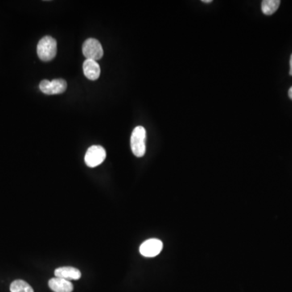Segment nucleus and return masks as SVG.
Segmentation results:
<instances>
[{
	"label": "nucleus",
	"mask_w": 292,
	"mask_h": 292,
	"mask_svg": "<svg viewBox=\"0 0 292 292\" xmlns=\"http://www.w3.org/2000/svg\"><path fill=\"white\" fill-rule=\"evenodd\" d=\"M107 157L104 148L100 145H92L88 148L84 156V162L88 167H96L102 164Z\"/></svg>",
	"instance_id": "obj_3"
},
{
	"label": "nucleus",
	"mask_w": 292,
	"mask_h": 292,
	"mask_svg": "<svg viewBox=\"0 0 292 292\" xmlns=\"http://www.w3.org/2000/svg\"><path fill=\"white\" fill-rule=\"evenodd\" d=\"M146 131L142 126H137L131 136V149L137 158L143 157L146 150Z\"/></svg>",
	"instance_id": "obj_2"
},
{
	"label": "nucleus",
	"mask_w": 292,
	"mask_h": 292,
	"mask_svg": "<svg viewBox=\"0 0 292 292\" xmlns=\"http://www.w3.org/2000/svg\"><path fill=\"white\" fill-rule=\"evenodd\" d=\"M82 52L86 59H92L97 61L103 56V48L101 43L95 38H88L84 42Z\"/></svg>",
	"instance_id": "obj_4"
},
{
	"label": "nucleus",
	"mask_w": 292,
	"mask_h": 292,
	"mask_svg": "<svg viewBox=\"0 0 292 292\" xmlns=\"http://www.w3.org/2000/svg\"><path fill=\"white\" fill-rule=\"evenodd\" d=\"M11 292H34L30 284L23 280H15L10 286Z\"/></svg>",
	"instance_id": "obj_11"
},
{
	"label": "nucleus",
	"mask_w": 292,
	"mask_h": 292,
	"mask_svg": "<svg viewBox=\"0 0 292 292\" xmlns=\"http://www.w3.org/2000/svg\"><path fill=\"white\" fill-rule=\"evenodd\" d=\"M83 72L88 80H96L100 76L101 69L97 61L92 59H85L83 63Z\"/></svg>",
	"instance_id": "obj_7"
},
{
	"label": "nucleus",
	"mask_w": 292,
	"mask_h": 292,
	"mask_svg": "<svg viewBox=\"0 0 292 292\" xmlns=\"http://www.w3.org/2000/svg\"><path fill=\"white\" fill-rule=\"evenodd\" d=\"M55 277H60L63 279L70 281L71 280L80 279L81 273L79 269L72 266L59 267L55 270Z\"/></svg>",
	"instance_id": "obj_8"
},
{
	"label": "nucleus",
	"mask_w": 292,
	"mask_h": 292,
	"mask_svg": "<svg viewBox=\"0 0 292 292\" xmlns=\"http://www.w3.org/2000/svg\"><path fill=\"white\" fill-rule=\"evenodd\" d=\"M288 95H289V98L292 100V86L290 87V89L288 91Z\"/></svg>",
	"instance_id": "obj_13"
},
{
	"label": "nucleus",
	"mask_w": 292,
	"mask_h": 292,
	"mask_svg": "<svg viewBox=\"0 0 292 292\" xmlns=\"http://www.w3.org/2000/svg\"><path fill=\"white\" fill-rule=\"evenodd\" d=\"M281 1L279 0H264L261 3V10L266 16L273 15L279 8Z\"/></svg>",
	"instance_id": "obj_10"
},
{
	"label": "nucleus",
	"mask_w": 292,
	"mask_h": 292,
	"mask_svg": "<svg viewBox=\"0 0 292 292\" xmlns=\"http://www.w3.org/2000/svg\"><path fill=\"white\" fill-rule=\"evenodd\" d=\"M39 88L45 94H60L65 92L67 82L63 79H55L51 81L43 80L39 84Z\"/></svg>",
	"instance_id": "obj_5"
},
{
	"label": "nucleus",
	"mask_w": 292,
	"mask_h": 292,
	"mask_svg": "<svg viewBox=\"0 0 292 292\" xmlns=\"http://www.w3.org/2000/svg\"><path fill=\"white\" fill-rule=\"evenodd\" d=\"M37 53L42 61H51L57 54L56 40L51 36L43 37L38 42Z\"/></svg>",
	"instance_id": "obj_1"
},
{
	"label": "nucleus",
	"mask_w": 292,
	"mask_h": 292,
	"mask_svg": "<svg viewBox=\"0 0 292 292\" xmlns=\"http://www.w3.org/2000/svg\"><path fill=\"white\" fill-rule=\"evenodd\" d=\"M202 3H206V4H210V3H212V0H202Z\"/></svg>",
	"instance_id": "obj_14"
},
{
	"label": "nucleus",
	"mask_w": 292,
	"mask_h": 292,
	"mask_svg": "<svg viewBox=\"0 0 292 292\" xmlns=\"http://www.w3.org/2000/svg\"><path fill=\"white\" fill-rule=\"evenodd\" d=\"M289 74H290V76H292V54L291 55H290V72H289Z\"/></svg>",
	"instance_id": "obj_12"
},
{
	"label": "nucleus",
	"mask_w": 292,
	"mask_h": 292,
	"mask_svg": "<svg viewBox=\"0 0 292 292\" xmlns=\"http://www.w3.org/2000/svg\"><path fill=\"white\" fill-rule=\"evenodd\" d=\"M163 248V244L158 239H150L146 240L140 247V252L145 257H154L158 256Z\"/></svg>",
	"instance_id": "obj_6"
},
{
	"label": "nucleus",
	"mask_w": 292,
	"mask_h": 292,
	"mask_svg": "<svg viewBox=\"0 0 292 292\" xmlns=\"http://www.w3.org/2000/svg\"><path fill=\"white\" fill-rule=\"evenodd\" d=\"M48 284L49 287L54 292H72L73 290L72 282L60 277H53Z\"/></svg>",
	"instance_id": "obj_9"
}]
</instances>
